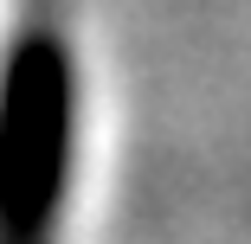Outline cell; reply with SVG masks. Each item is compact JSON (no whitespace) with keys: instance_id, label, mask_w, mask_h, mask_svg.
<instances>
[{"instance_id":"6da1fadb","label":"cell","mask_w":251,"mask_h":244,"mask_svg":"<svg viewBox=\"0 0 251 244\" xmlns=\"http://www.w3.org/2000/svg\"><path fill=\"white\" fill-rule=\"evenodd\" d=\"M77 180V52L26 20L0 52V244H58Z\"/></svg>"}]
</instances>
